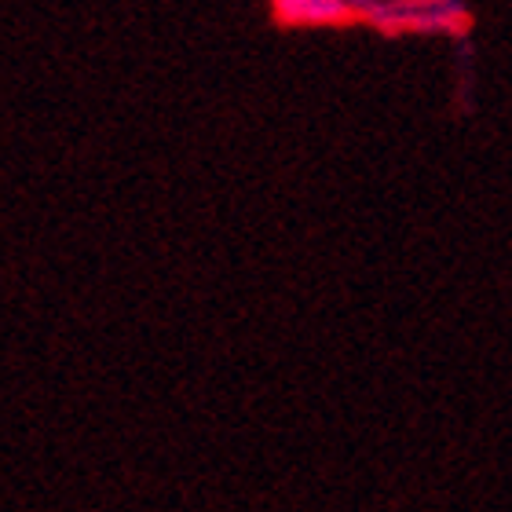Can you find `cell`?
I'll return each instance as SVG.
<instances>
[{
    "label": "cell",
    "mask_w": 512,
    "mask_h": 512,
    "mask_svg": "<svg viewBox=\"0 0 512 512\" xmlns=\"http://www.w3.org/2000/svg\"><path fill=\"white\" fill-rule=\"evenodd\" d=\"M363 22L388 37H461L472 26V11L465 0H384Z\"/></svg>",
    "instance_id": "6da1fadb"
},
{
    "label": "cell",
    "mask_w": 512,
    "mask_h": 512,
    "mask_svg": "<svg viewBox=\"0 0 512 512\" xmlns=\"http://www.w3.org/2000/svg\"><path fill=\"white\" fill-rule=\"evenodd\" d=\"M377 4H384V0H352V8H355V15H359V22H363L366 11L377 8Z\"/></svg>",
    "instance_id": "3957f363"
},
{
    "label": "cell",
    "mask_w": 512,
    "mask_h": 512,
    "mask_svg": "<svg viewBox=\"0 0 512 512\" xmlns=\"http://www.w3.org/2000/svg\"><path fill=\"white\" fill-rule=\"evenodd\" d=\"M267 8L286 30H337L359 22L352 0H267Z\"/></svg>",
    "instance_id": "7a4b0ae2"
}]
</instances>
